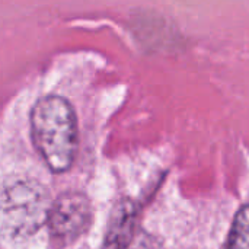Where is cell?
<instances>
[{
	"instance_id": "cell-1",
	"label": "cell",
	"mask_w": 249,
	"mask_h": 249,
	"mask_svg": "<svg viewBox=\"0 0 249 249\" xmlns=\"http://www.w3.org/2000/svg\"><path fill=\"white\" fill-rule=\"evenodd\" d=\"M31 136L51 172L63 174L71 168L77 152V120L66 98L45 95L34 104Z\"/></svg>"
},
{
	"instance_id": "cell-2",
	"label": "cell",
	"mask_w": 249,
	"mask_h": 249,
	"mask_svg": "<svg viewBox=\"0 0 249 249\" xmlns=\"http://www.w3.org/2000/svg\"><path fill=\"white\" fill-rule=\"evenodd\" d=\"M51 206L50 191L38 179L12 181L1 193V232L13 239L35 235L48 225Z\"/></svg>"
},
{
	"instance_id": "cell-3",
	"label": "cell",
	"mask_w": 249,
	"mask_h": 249,
	"mask_svg": "<svg viewBox=\"0 0 249 249\" xmlns=\"http://www.w3.org/2000/svg\"><path fill=\"white\" fill-rule=\"evenodd\" d=\"M92 219L93 209L90 200L79 191H66L53 201L48 229L53 238L70 242L88 232Z\"/></svg>"
},
{
	"instance_id": "cell-4",
	"label": "cell",
	"mask_w": 249,
	"mask_h": 249,
	"mask_svg": "<svg viewBox=\"0 0 249 249\" xmlns=\"http://www.w3.org/2000/svg\"><path fill=\"white\" fill-rule=\"evenodd\" d=\"M139 206L131 198L120 200L109 216L108 228L104 236V244L101 249H127L139 226Z\"/></svg>"
},
{
	"instance_id": "cell-5",
	"label": "cell",
	"mask_w": 249,
	"mask_h": 249,
	"mask_svg": "<svg viewBox=\"0 0 249 249\" xmlns=\"http://www.w3.org/2000/svg\"><path fill=\"white\" fill-rule=\"evenodd\" d=\"M222 249H249V204L242 206L235 214Z\"/></svg>"
}]
</instances>
